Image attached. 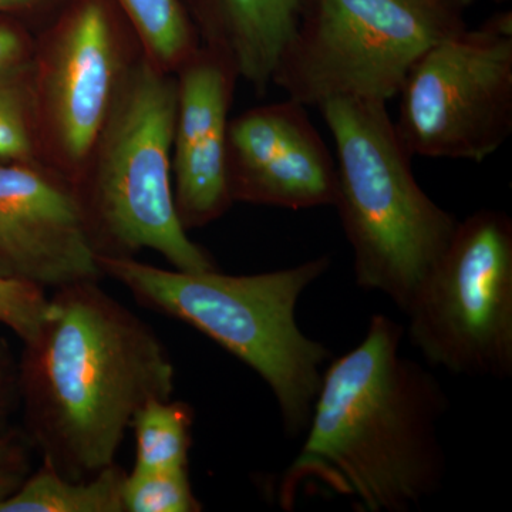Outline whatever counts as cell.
<instances>
[{"label": "cell", "instance_id": "cell-1", "mask_svg": "<svg viewBox=\"0 0 512 512\" xmlns=\"http://www.w3.org/2000/svg\"><path fill=\"white\" fill-rule=\"evenodd\" d=\"M404 333L373 315L362 342L323 372L305 441L279 484L284 510L299 495L330 493L357 511L409 512L443 488L439 426L450 402L433 373L402 355Z\"/></svg>", "mask_w": 512, "mask_h": 512}, {"label": "cell", "instance_id": "cell-2", "mask_svg": "<svg viewBox=\"0 0 512 512\" xmlns=\"http://www.w3.org/2000/svg\"><path fill=\"white\" fill-rule=\"evenodd\" d=\"M99 282L53 291L19 362L26 437L43 464L70 480L117 463L138 410L175 390L163 340Z\"/></svg>", "mask_w": 512, "mask_h": 512}, {"label": "cell", "instance_id": "cell-3", "mask_svg": "<svg viewBox=\"0 0 512 512\" xmlns=\"http://www.w3.org/2000/svg\"><path fill=\"white\" fill-rule=\"evenodd\" d=\"M97 262L141 305L197 329L251 367L274 394L286 436L306 433L330 352L299 328L296 306L328 272L329 256L255 275L164 269L136 256H97Z\"/></svg>", "mask_w": 512, "mask_h": 512}, {"label": "cell", "instance_id": "cell-4", "mask_svg": "<svg viewBox=\"0 0 512 512\" xmlns=\"http://www.w3.org/2000/svg\"><path fill=\"white\" fill-rule=\"evenodd\" d=\"M318 110L335 140L333 207L352 247L356 284L406 313L453 237L456 215L417 183L387 103L332 99Z\"/></svg>", "mask_w": 512, "mask_h": 512}, {"label": "cell", "instance_id": "cell-5", "mask_svg": "<svg viewBox=\"0 0 512 512\" xmlns=\"http://www.w3.org/2000/svg\"><path fill=\"white\" fill-rule=\"evenodd\" d=\"M177 80L144 53L131 70L74 183L97 256L151 249L174 269H218L175 210L173 137Z\"/></svg>", "mask_w": 512, "mask_h": 512}, {"label": "cell", "instance_id": "cell-6", "mask_svg": "<svg viewBox=\"0 0 512 512\" xmlns=\"http://www.w3.org/2000/svg\"><path fill=\"white\" fill-rule=\"evenodd\" d=\"M474 0H313L274 84L306 107L389 103L419 57L467 28Z\"/></svg>", "mask_w": 512, "mask_h": 512}, {"label": "cell", "instance_id": "cell-7", "mask_svg": "<svg viewBox=\"0 0 512 512\" xmlns=\"http://www.w3.org/2000/svg\"><path fill=\"white\" fill-rule=\"evenodd\" d=\"M143 46L113 0H66L35 32L40 163L76 183Z\"/></svg>", "mask_w": 512, "mask_h": 512}, {"label": "cell", "instance_id": "cell-8", "mask_svg": "<svg viewBox=\"0 0 512 512\" xmlns=\"http://www.w3.org/2000/svg\"><path fill=\"white\" fill-rule=\"evenodd\" d=\"M409 339L458 376L512 375V220L480 210L458 221L409 311Z\"/></svg>", "mask_w": 512, "mask_h": 512}, {"label": "cell", "instance_id": "cell-9", "mask_svg": "<svg viewBox=\"0 0 512 512\" xmlns=\"http://www.w3.org/2000/svg\"><path fill=\"white\" fill-rule=\"evenodd\" d=\"M394 121L412 157L481 163L512 133V13L430 46L399 92Z\"/></svg>", "mask_w": 512, "mask_h": 512}, {"label": "cell", "instance_id": "cell-10", "mask_svg": "<svg viewBox=\"0 0 512 512\" xmlns=\"http://www.w3.org/2000/svg\"><path fill=\"white\" fill-rule=\"evenodd\" d=\"M0 276L45 291L103 278L74 184L43 163L0 164Z\"/></svg>", "mask_w": 512, "mask_h": 512}, {"label": "cell", "instance_id": "cell-11", "mask_svg": "<svg viewBox=\"0 0 512 512\" xmlns=\"http://www.w3.org/2000/svg\"><path fill=\"white\" fill-rule=\"evenodd\" d=\"M227 180L234 204L309 210L333 207L338 194L336 158L291 97L229 121Z\"/></svg>", "mask_w": 512, "mask_h": 512}, {"label": "cell", "instance_id": "cell-12", "mask_svg": "<svg viewBox=\"0 0 512 512\" xmlns=\"http://www.w3.org/2000/svg\"><path fill=\"white\" fill-rule=\"evenodd\" d=\"M173 192L181 224L207 227L234 205L227 180V141L239 80L227 57L200 46L175 72Z\"/></svg>", "mask_w": 512, "mask_h": 512}, {"label": "cell", "instance_id": "cell-13", "mask_svg": "<svg viewBox=\"0 0 512 512\" xmlns=\"http://www.w3.org/2000/svg\"><path fill=\"white\" fill-rule=\"evenodd\" d=\"M313 0H184L201 45L227 57L259 96L274 86L285 50Z\"/></svg>", "mask_w": 512, "mask_h": 512}, {"label": "cell", "instance_id": "cell-14", "mask_svg": "<svg viewBox=\"0 0 512 512\" xmlns=\"http://www.w3.org/2000/svg\"><path fill=\"white\" fill-rule=\"evenodd\" d=\"M126 474L114 463L86 480H70L42 463L0 503V512H124Z\"/></svg>", "mask_w": 512, "mask_h": 512}, {"label": "cell", "instance_id": "cell-15", "mask_svg": "<svg viewBox=\"0 0 512 512\" xmlns=\"http://www.w3.org/2000/svg\"><path fill=\"white\" fill-rule=\"evenodd\" d=\"M134 29L148 59L175 74L201 46L184 0H113Z\"/></svg>", "mask_w": 512, "mask_h": 512}, {"label": "cell", "instance_id": "cell-16", "mask_svg": "<svg viewBox=\"0 0 512 512\" xmlns=\"http://www.w3.org/2000/svg\"><path fill=\"white\" fill-rule=\"evenodd\" d=\"M194 410L180 400L154 399L131 421L136 439V463L141 468L188 467Z\"/></svg>", "mask_w": 512, "mask_h": 512}, {"label": "cell", "instance_id": "cell-17", "mask_svg": "<svg viewBox=\"0 0 512 512\" xmlns=\"http://www.w3.org/2000/svg\"><path fill=\"white\" fill-rule=\"evenodd\" d=\"M40 163L30 57L0 69V164Z\"/></svg>", "mask_w": 512, "mask_h": 512}, {"label": "cell", "instance_id": "cell-18", "mask_svg": "<svg viewBox=\"0 0 512 512\" xmlns=\"http://www.w3.org/2000/svg\"><path fill=\"white\" fill-rule=\"evenodd\" d=\"M124 512H198L188 467H134L123 485Z\"/></svg>", "mask_w": 512, "mask_h": 512}, {"label": "cell", "instance_id": "cell-19", "mask_svg": "<svg viewBox=\"0 0 512 512\" xmlns=\"http://www.w3.org/2000/svg\"><path fill=\"white\" fill-rule=\"evenodd\" d=\"M49 308L45 289L0 276V323L28 342L39 330Z\"/></svg>", "mask_w": 512, "mask_h": 512}, {"label": "cell", "instance_id": "cell-20", "mask_svg": "<svg viewBox=\"0 0 512 512\" xmlns=\"http://www.w3.org/2000/svg\"><path fill=\"white\" fill-rule=\"evenodd\" d=\"M33 451L25 431L10 429L0 436V503L32 473Z\"/></svg>", "mask_w": 512, "mask_h": 512}, {"label": "cell", "instance_id": "cell-21", "mask_svg": "<svg viewBox=\"0 0 512 512\" xmlns=\"http://www.w3.org/2000/svg\"><path fill=\"white\" fill-rule=\"evenodd\" d=\"M35 33L12 16L0 15V69L28 60Z\"/></svg>", "mask_w": 512, "mask_h": 512}, {"label": "cell", "instance_id": "cell-22", "mask_svg": "<svg viewBox=\"0 0 512 512\" xmlns=\"http://www.w3.org/2000/svg\"><path fill=\"white\" fill-rule=\"evenodd\" d=\"M19 404V362L8 343L0 339V436L10 427V417Z\"/></svg>", "mask_w": 512, "mask_h": 512}, {"label": "cell", "instance_id": "cell-23", "mask_svg": "<svg viewBox=\"0 0 512 512\" xmlns=\"http://www.w3.org/2000/svg\"><path fill=\"white\" fill-rule=\"evenodd\" d=\"M66 0H0V15L12 16L28 28H42Z\"/></svg>", "mask_w": 512, "mask_h": 512}, {"label": "cell", "instance_id": "cell-24", "mask_svg": "<svg viewBox=\"0 0 512 512\" xmlns=\"http://www.w3.org/2000/svg\"><path fill=\"white\" fill-rule=\"evenodd\" d=\"M493 2H495V3H504V2H508V0H493Z\"/></svg>", "mask_w": 512, "mask_h": 512}]
</instances>
